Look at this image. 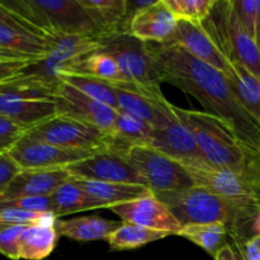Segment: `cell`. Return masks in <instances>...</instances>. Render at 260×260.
<instances>
[{"mask_svg": "<svg viewBox=\"0 0 260 260\" xmlns=\"http://www.w3.org/2000/svg\"><path fill=\"white\" fill-rule=\"evenodd\" d=\"M161 81L194 96L206 112L230 124L241 141L260 150V123L236 99L221 71L193 57L175 43H147Z\"/></svg>", "mask_w": 260, "mask_h": 260, "instance_id": "obj_1", "label": "cell"}, {"mask_svg": "<svg viewBox=\"0 0 260 260\" xmlns=\"http://www.w3.org/2000/svg\"><path fill=\"white\" fill-rule=\"evenodd\" d=\"M175 114L192 131L203 157L217 167L255 174L260 183V150L244 144L233 127L208 112L187 111L173 106Z\"/></svg>", "mask_w": 260, "mask_h": 260, "instance_id": "obj_2", "label": "cell"}, {"mask_svg": "<svg viewBox=\"0 0 260 260\" xmlns=\"http://www.w3.org/2000/svg\"><path fill=\"white\" fill-rule=\"evenodd\" d=\"M167 205L182 228L196 223L221 222L228 226L233 240H240L254 207H238L201 187L155 193Z\"/></svg>", "mask_w": 260, "mask_h": 260, "instance_id": "obj_3", "label": "cell"}, {"mask_svg": "<svg viewBox=\"0 0 260 260\" xmlns=\"http://www.w3.org/2000/svg\"><path fill=\"white\" fill-rule=\"evenodd\" d=\"M0 4L45 38L56 33L103 37L79 0H0Z\"/></svg>", "mask_w": 260, "mask_h": 260, "instance_id": "obj_4", "label": "cell"}, {"mask_svg": "<svg viewBox=\"0 0 260 260\" xmlns=\"http://www.w3.org/2000/svg\"><path fill=\"white\" fill-rule=\"evenodd\" d=\"M180 164L187 170L196 187L207 189L238 207L248 208L260 205L259 178L255 174L217 167L206 159L189 160Z\"/></svg>", "mask_w": 260, "mask_h": 260, "instance_id": "obj_5", "label": "cell"}, {"mask_svg": "<svg viewBox=\"0 0 260 260\" xmlns=\"http://www.w3.org/2000/svg\"><path fill=\"white\" fill-rule=\"evenodd\" d=\"M47 53L41 60L30 63L23 74L37 76L52 85L58 86V76L73 73L75 66L91 53L103 47L101 37L85 35L48 36Z\"/></svg>", "mask_w": 260, "mask_h": 260, "instance_id": "obj_6", "label": "cell"}, {"mask_svg": "<svg viewBox=\"0 0 260 260\" xmlns=\"http://www.w3.org/2000/svg\"><path fill=\"white\" fill-rule=\"evenodd\" d=\"M25 135L62 149L90 152L116 151V142L111 132L61 114L41 122L28 129Z\"/></svg>", "mask_w": 260, "mask_h": 260, "instance_id": "obj_7", "label": "cell"}, {"mask_svg": "<svg viewBox=\"0 0 260 260\" xmlns=\"http://www.w3.org/2000/svg\"><path fill=\"white\" fill-rule=\"evenodd\" d=\"M121 155L141 175L146 187L154 193L183 189L193 185L189 174L180 162L149 145L132 146Z\"/></svg>", "mask_w": 260, "mask_h": 260, "instance_id": "obj_8", "label": "cell"}, {"mask_svg": "<svg viewBox=\"0 0 260 260\" xmlns=\"http://www.w3.org/2000/svg\"><path fill=\"white\" fill-rule=\"evenodd\" d=\"M116 88L119 112L146 122L152 128H164L178 119L173 104L165 99L160 85L116 81L111 83Z\"/></svg>", "mask_w": 260, "mask_h": 260, "instance_id": "obj_9", "label": "cell"}, {"mask_svg": "<svg viewBox=\"0 0 260 260\" xmlns=\"http://www.w3.org/2000/svg\"><path fill=\"white\" fill-rule=\"evenodd\" d=\"M102 51L116 60L122 81L146 85H160L162 83L146 42L132 37L128 33H121L102 37Z\"/></svg>", "mask_w": 260, "mask_h": 260, "instance_id": "obj_10", "label": "cell"}, {"mask_svg": "<svg viewBox=\"0 0 260 260\" xmlns=\"http://www.w3.org/2000/svg\"><path fill=\"white\" fill-rule=\"evenodd\" d=\"M96 152L62 149L24 135L8 152L20 170L65 169Z\"/></svg>", "mask_w": 260, "mask_h": 260, "instance_id": "obj_11", "label": "cell"}, {"mask_svg": "<svg viewBox=\"0 0 260 260\" xmlns=\"http://www.w3.org/2000/svg\"><path fill=\"white\" fill-rule=\"evenodd\" d=\"M55 102L57 114L78 119L104 131L111 132L113 129L118 111L86 95L69 84L60 83L56 89Z\"/></svg>", "mask_w": 260, "mask_h": 260, "instance_id": "obj_12", "label": "cell"}, {"mask_svg": "<svg viewBox=\"0 0 260 260\" xmlns=\"http://www.w3.org/2000/svg\"><path fill=\"white\" fill-rule=\"evenodd\" d=\"M71 177L78 179L101 180V182L126 183V184L145 185L141 175L126 161L119 152L107 150L96 152L83 161L65 168Z\"/></svg>", "mask_w": 260, "mask_h": 260, "instance_id": "obj_13", "label": "cell"}, {"mask_svg": "<svg viewBox=\"0 0 260 260\" xmlns=\"http://www.w3.org/2000/svg\"><path fill=\"white\" fill-rule=\"evenodd\" d=\"M111 211L123 222L134 223L150 230L178 235L182 229L167 205L162 203L154 192L131 202L113 206Z\"/></svg>", "mask_w": 260, "mask_h": 260, "instance_id": "obj_14", "label": "cell"}, {"mask_svg": "<svg viewBox=\"0 0 260 260\" xmlns=\"http://www.w3.org/2000/svg\"><path fill=\"white\" fill-rule=\"evenodd\" d=\"M178 18L168 8L165 0H156L139 10L129 24L128 35L146 43H168L177 29Z\"/></svg>", "mask_w": 260, "mask_h": 260, "instance_id": "obj_15", "label": "cell"}, {"mask_svg": "<svg viewBox=\"0 0 260 260\" xmlns=\"http://www.w3.org/2000/svg\"><path fill=\"white\" fill-rule=\"evenodd\" d=\"M71 178L73 177L66 169L20 170L0 196V202L51 196Z\"/></svg>", "mask_w": 260, "mask_h": 260, "instance_id": "obj_16", "label": "cell"}, {"mask_svg": "<svg viewBox=\"0 0 260 260\" xmlns=\"http://www.w3.org/2000/svg\"><path fill=\"white\" fill-rule=\"evenodd\" d=\"M170 42L180 46L193 57L203 61L216 70L223 74L228 71L230 62L217 50L202 25L193 24L187 20H178L177 29Z\"/></svg>", "mask_w": 260, "mask_h": 260, "instance_id": "obj_17", "label": "cell"}, {"mask_svg": "<svg viewBox=\"0 0 260 260\" xmlns=\"http://www.w3.org/2000/svg\"><path fill=\"white\" fill-rule=\"evenodd\" d=\"M150 146L178 162L205 159L192 131L179 118L164 128H154Z\"/></svg>", "mask_w": 260, "mask_h": 260, "instance_id": "obj_18", "label": "cell"}, {"mask_svg": "<svg viewBox=\"0 0 260 260\" xmlns=\"http://www.w3.org/2000/svg\"><path fill=\"white\" fill-rule=\"evenodd\" d=\"M56 114L57 106L55 101L0 99V116L12 119L27 131Z\"/></svg>", "mask_w": 260, "mask_h": 260, "instance_id": "obj_19", "label": "cell"}, {"mask_svg": "<svg viewBox=\"0 0 260 260\" xmlns=\"http://www.w3.org/2000/svg\"><path fill=\"white\" fill-rule=\"evenodd\" d=\"M74 183L85 190L90 197L101 202L106 208H112L113 206L141 198L149 194V188L139 184H126V183L101 182V180L78 179L73 177Z\"/></svg>", "mask_w": 260, "mask_h": 260, "instance_id": "obj_20", "label": "cell"}, {"mask_svg": "<svg viewBox=\"0 0 260 260\" xmlns=\"http://www.w3.org/2000/svg\"><path fill=\"white\" fill-rule=\"evenodd\" d=\"M101 29L103 37L128 33L127 0H79Z\"/></svg>", "mask_w": 260, "mask_h": 260, "instance_id": "obj_21", "label": "cell"}, {"mask_svg": "<svg viewBox=\"0 0 260 260\" xmlns=\"http://www.w3.org/2000/svg\"><path fill=\"white\" fill-rule=\"evenodd\" d=\"M121 222L106 220L99 216H80L70 220H56L55 229L58 236L76 241L108 240L109 236L121 226Z\"/></svg>", "mask_w": 260, "mask_h": 260, "instance_id": "obj_22", "label": "cell"}, {"mask_svg": "<svg viewBox=\"0 0 260 260\" xmlns=\"http://www.w3.org/2000/svg\"><path fill=\"white\" fill-rule=\"evenodd\" d=\"M223 75L236 99L260 123V79L238 61H231Z\"/></svg>", "mask_w": 260, "mask_h": 260, "instance_id": "obj_23", "label": "cell"}, {"mask_svg": "<svg viewBox=\"0 0 260 260\" xmlns=\"http://www.w3.org/2000/svg\"><path fill=\"white\" fill-rule=\"evenodd\" d=\"M229 30H230L234 61L240 62L246 70L260 79V50L255 40L246 32L240 20L238 19V15L233 7V0L229 13Z\"/></svg>", "mask_w": 260, "mask_h": 260, "instance_id": "obj_24", "label": "cell"}, {"mask_svg": "<svg viewBox=\"0 0 260 260\" xmlns=\"http://www.w3.org/2000/svg\"><path fill=\"white\" fill-rule=\"evenodd\" d=\"M58 240L55 222L36 223L25 226L19 240V256L24 260H42L47 258Z\"/></svg>", "mask_w": 260, "mask_h": 260, "instance_id": "obj_25", "label": "cell"}, {"mask_svg": "<svg viewBox=\"0 0 260 260\" xmlns=\"http://www.w3.org/2000/svg\"><path fill=\"white\" fill-rule=\"evenodd\" d=\"M111 134L116 142V152L123 154L132 146H140V145L150 146L154 128L136 117L118 112Z\"/></svg>", "mask_w": 260, "mask_h": 260, "instance_id": "obj_26", "label": "cell"}, {"mask_svg": "<svg viewBox=\"0 0 260 260\" xmlns=\"http://www.w3.org/2000/svg\"><path fill=\"white\" fill-rule=\"evenodd\" d=\"M51 198H52L53 215L56 218L70 215V213L106 208L101 202L94 200L85 190L76 185L73 178L58 187L51 194Z\"/></svg>", "mask_w": 260, "mask_h": 260, "instance_id": "obj_27", "label": "cell"}, {"mask_svg": "<svg viewBox=\"0 0 260 260\" xmlns=\"http://www.w3.org/2000/svg\"><path fill=\"white\" fill-rule=\"evenodd\" d=\"M0 47L40 60L47 53L48 43L42 36L0 23Z\"/></svg>", "mask_w": 260, "mask_h": 260, "instance_id": "obj_28", "label": "cell"}, {"mask_svg": "<svg viewBox=\"0 0 260 260\" xmlns=\"http://www.w3.org/2000/svg\"><path fill=\"white\" fill-rule=\"evenodd\" d=\"M57 86L37 78L22 74L14 79L0 83V99H36L55 101Z\"/></svg>", "mask_w": 260, "mask_h": 260, "instance_id": "obj_29", "label": "cell"}, {"mask_svg": "<svg viewBox=\"0 0 260 260\" xmlns=\"http://www.w3.org/2000/svg\"><path fill=\"white\" fill-rule=\"evenodd\" d=\"M230 2H216L215 7L210 12L208 17L202 22L203 29L206 30L217 50L222 53L223 57L231 62L234 61L233 46L229 30V13H230Z\"/></svg>", "mask_w": 260, "mask_h": 260, "instance_id": "obj_30", "label": "cell"}, {"mask_svg": "<svg viewBox=\"0 0 260 260\" xmlns=\"http://www.w3.org/2000/svg\"><path fill=\"white\" fill-rule=\"evenodd\" d=\"M178 235L192 241L215 258L218 250L228 244L229 230L228 226L221 222L196 223L182 228Z\"/></svg>", "mask_w": 260, "mask_h": 260, "instance_id": "obj_31", "label": "cell"}, {"mask_svg": "<svg viewBox=\"0 0 260 260\" xmlns=\"http://www.w3.org/2000/svg\"><path fill=\"white\" fill-rule=\"evenodd\" d=\"M58 81L69 84V85L85 93L86 95L119 112L116 88L109 81L102 80V79L94 78V76L83 75V74H62L58 76Z\"/></svg>", "mask_w": 260, "mask_h": 260, "instance_id": "obj_32", "label": "cell"}, {"mask_svg": "<svg viewBox=\"0 0 260 260\" xmlns=\"http://www.w3.org/2000/svg\"><path fill=\"white\" fill-rule=\"evenodd\" d=\"M170 234L164 231H155L134 223L123 222L111 236L108 238V244L111 250H132L141 248L152 241L160 240Z\"/></svg>", "mask_w": 260, "mask_h": 260, "instance_id": "obj_33", "label": "cell"}, {"mask_svg": "<svg viewBox=\"0 0 260 260\" xmlns=\"http://www.w3.org/2000/svg\"><path fill=\"white\" fill-rule=\"evenodd\" d=\"M69 74H83V75L94 76V78L102 79L109 83L122 81L121 71L116 60L102 50L86 56L75 66L73 73Z\"/></svg>", "mask_w": 260, "mask_h": 260, "instance_id": "obj_34", "label": "cell"}, {"mask_svg": "<svg viewBox=\"0 0 260 260\" xmlns=\"http://www.w3.org/2000/svg\"><path fill=\"white\" fill-rule=\"evenodd\" d=\"M217 0H165L178 20H187L193 24H202Z\"/></svg>", "mask_w": 260, "mask_h": 260, "instance_id": "obj_35", "label": "cell"}, {"mask_svg": "<svg viewBox=\"0 0 260 260\" xmlns=\"http://www.w3.org/2000/svg\"><path fill=\"white\" fill-rule=\"evenodd\" d=\"M25 134L24 127L0 116V154H8Z\"/></svg>", "mask_w": 260, "mask_h": 260, "instance_id": "obj_36", "label": "cell"}, {"mask_svg": "<svg viewBox=\"0 0 260 260\" xmlns=\"http://www.w3.org/2000/svg\"><path fill=\"white\" fill-rule=\"evenodd\" d=\"M25 226H9L0 230V254L12 260H19V240Z\"/></svg>", "mask_w": 260, "mask_h": 260, "instance_id": "obj_37", "label": "cell"}, {"mask_svg": "<svg viewBox=\"0 0 260 260\" xmlns=\"http://www.w3.org/2000/svg\"><path fill=\"white\" fill-rule=\"evenodd\" d=\"M233 7L241 25L254 38L255 36L256 0H233Z\"/></svg>", "mask_w": 260, "mask_h": 260, "instance_id": "obj_38", "label": "cell"}, {"mask_svg": "<svg viewBox=\"0 0 260 260\" xmlns=\"http://www.w3.org/2000/svg\"><path fill=\"white\" fill-rule=\"evenodd\" d=\"M35 61L37 60H0V83L22 75Z\"/></svg>", "mask_w": 260, "mask_h": 260, "instance_id": "obj_39", "label": "cell"}, {"mask_svg": "<svg viewBox=\"0 0 260 260\" xmlns=\"http://www.w3.org/2000/svg\"><path fill=\"white\" fill-rule=\"evenodd\" d=\"M20 168L12 160L8 154H0V196L5 192Z\"/></svg>", "mask_w": 260, "mask_h": 260, "instance_id": "obj_40", "label": "cell"}, {"mask_svg": "<svg viewBox=\"0 0 260 260\" xmlns=\"http://www.w3.org/2000/svg\"><path fill=\"white\" fill-rule=\"evenodd\" d=\"M233 243L238 246L245 260H260V236H251L240 243Z\"/></svg>", "mask_w": 260, "mask_h": 260, "instance_id": "obj_41", "label": "cell"}, {"mask_svg": "<svg viewBox=\"0 0 260 260\" xmlns=\"http://www.w3.org/2000/svg\"><path fill=\"white\" fill-rule=\"evenodd\" d=\"M246 233H250V238L251 236H260V205H258L254 208L250 218H249L248 222H246L244 240L248 239V234ZM236 243H240V241H236Z\"/></svg>", "mask_w": 260, "mask_h": 260, "instance_id": "obj_42", "label": "cell"}, {"mask_svg": "<svg viewBox=\"0 0 260 260\" xmlns=\"http://www.w3.org/2000/svg\"><path fill=\"white\" fill-rule=\"evenodd\" d=\"M215 260H236L233 245H230V244H226L225 246H222V248L218 250V253L216 254Z\"/></svg>", "mask_w": 260, "mask_h": 260, "instance_id": "obj_43", "label": "cell"}, {"mask_svg": "<svg viewBox=\"0 0 260 260\" xmlns=\"http://www.w3.org/2000/svg\"><path fill=\"white\" fill-rule=\"evenodd\" d=\"M0 60H37V58L28 57V56L12 52V51L4 50V48L0 47Z\"/></svg>", "mask_w": 260, "mask_h": 260, "instance_id": "obj_44", "label": "cell"}, {"mask_svg": "<svg viewBox=\"0 0 260 260\" xmlns=\"http://www.w3.org/2000/svg\"><path fill=\"white\" fill-rule=\"evenodd\" d=\"M256 45L260 50V0H256V19H255V36H254Z\"/></svg>", "mask_w": 260, "mask_h": 260, "instance_id": "obj_45", "label": "cell"}, {"mask_svg": "<svg viewBox=\"0 0 260 260\" xmlns=\"http://www.w3.org/2000/svg\"><path fill=\"white\" fill-rule=\"evenodd\" d=\"M233 249H234V253H235L236 260H245V258L243 256V254H241V251L239 250V248L234 243H233Z\"/></svg>", "mask_w": 260, "mask_h": 260, "instance_id": "obj_46", "label": "cell"}, {"mask_svg": "<svg viewBox=\"0 0 260 260\" xmlns=\"http://www.w3.org/2000/svg\"><path fill=\"white\" fill-rule=\"evenodd\" d=\"M259 197H260V183H259Z\"/></svg>", "mask_w": 260, "mask_h": 260, "instance_id": "obj_47", "label": "cell"}]
</instances>
